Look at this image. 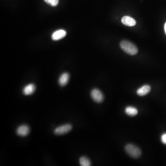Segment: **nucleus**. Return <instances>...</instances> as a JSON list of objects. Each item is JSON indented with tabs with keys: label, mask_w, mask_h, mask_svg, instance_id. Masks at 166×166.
<instances>
[{
	"label": "nucleus",
	"mask_w": 166,
	"mask_h": 166,
	"mask_svg": "<svg viewBox=\"0 0 166 166\" xmlns=\"http://www.w3.org/2000/svg\"><path fill=\"white\" fill-rule=\"evenodd\" d=\"M30 128L27 125H22L19 126L16 130V133L20 136L26 137L30 133Z\"/></svg>",
	"instance_id": "5"
},
{
	"label": "nucleus",
	"mask_w": 166,
	"mask_h": 166,
	"mask_svg": "<svg viewBox=\"0 0 166 166\" xmlns=\"http://www.w3.org/2000/svg\"><path fill=\"white\" fill-rule=\"evenodd\" d=\"M151 91V87L150 86L146 85L141 87L140 88L137 89V94L138 96L143 97L150 93Z\"/></svg>",
	"instance_id": "8"
},
{
	"label": "nucleus",
	"mask_w": 166,
	"mask_h": 166,
	"mask_svg": "<svg viewBox=\"0 0 166 166\" xmlns=\"http://www.w3.org/2000/svg\"><path fill=\"white\" fill-rule=\"evenodd\" d=\"M120 47L122 50L128 55L133 56L136 55L138 52L136 46L128 41L123 40L121 42Z\"/></svg>",
	"instance_id": "1"
},
{
	"label": "nucleus",
	"mask_w": 166,
	"mask_h": 166,
	"mask_svg": "<svg viewBox=\"0 0 166 166\" xmlns=\"http://www.w3.org/2000/svg\"><path fill=\"white\" fill-rule=\"evenodd\" d=\"M46 3L52 7L56 6L59 3V0H44Z\"/></svg>",
	"instance_id": "13"
},
{
	"label": "nucleus",
	"mask_w": 166,
	"mask_h": 166,
	"mask_svg": "<svg viewBox=\"0 0 166 166\" xmlns=\"http://www.w3.org/2000/svg\"><path fill=\"white\" fill-rule=\"evenodd\" d=\"M91 96L92 100L97 103H101L104 100V96L101 91L99 89L95 88L91 91Z\"/></svg>",
	"instance_id": "4"
},
{
	"label": "nucleus",
	"mask_w": 166,
	"mask_h": 166,
	"mask_svg": "<svg viewBox=\"0 0 166 166\" xmlns=\"http://www.w3.org/2000/svg\"><path fill=\"white\" fill-rule=\"evenodd\" d=\"M125 113L127 115L130 116H135L137 115L138 110L136 107L132 106H128L126 107L125 110Z\"/></svg>",
	"instance_id": "11"
},
{
	"label": "nucleus",
	"mask_w": 166,
	"mask_h": 166,
	"mask_svg": "<svg viewBox=\"0 0 166 166\" xmlns=\"http://www.w3.org/2000/svg\"><path fill=\"white\" fill-rule=\"evenodd\" d=\"M36 90L35 85L33 84H30L24 87L23 89V93L25 95H32Z\"/></svg>",
	"instance_id": "10"
},
{
	"label": "nucleus",
	"mask_w": 166,
	"mask_h": 166,
	"mask_svg": "<svg viewBox=\"0 0 166 166\" xmlns=\"http://www.w3.org/2000/svg\"><path fill=\"white\" fill-rule=\"evenodd\" d=\"M164 31H165V32L166 34V22L164 25Z\"/></svg>",
	"instance_id": "15"
},
{
	"label": "nucleus",
	"mask_w": 166,
	"mask_h": 166,
	"mask_svg": "<svg viewBox=\"0 0 166 166\" xmlns=\"http://www.w3.org/2000/svg\"><path fill=\"white\" fill-rule=\"evenodd\" d=\"M67 35V32L64 30H57L52 35V39L54 41L59 40L64 38Z\"/></svg>",
	"instance_id": "6"
},
{
	"label": "nucleus",
	"mask_w": 166,
	"mask_h": 166,
	"mask_svg": "<svg viewBox=\"0 0 166 166\" xmlns=\"http://www.w3.org/2000/svg\"><path fill=\"white\" fill-rule=\"evenodd\" d=\"M161 140L164 145H166V133H163L161 137Z\"/></svg>",
	"instance_id": "14"
},
{
	"label": "nucleus",
	"mask_w": 166,
	"mask_h": 166,
	"mask_svg": "<svg viewBox=\"0 0 166 166\" xmlns=\"http://www.w3.org/2000/svg\"><path fill=\"white\" fill-rule=\"evenodd\" d=\"M121 22L123 25L128 26H134L136 25V21L133 18L128 16H125L122 18Z\"/></svg>",
	"instance_id": "7"
},
{
	"label": "nucleus",
	"mask_w": 166,
	"mask_h": 166,
	"mask_svg": "<svg viewBox=\"0 0 166 166\" xmlns=\"http://www.w3.org/2000/svg\"><path fill=\"white\" fill-rule=\"evenodd\" d=\"M125 151L132 158H139L141 156L142 152L140 149L133 144L129 143L125 147Z\"/></svg>",
	"instance_id": "2"
},
{
	"label": "nucleus",
	"mask_w": 166,
	"mask_h": 166,
	"mask_svg": "<svg viewBox=\"0 0 166 166\" xmlns=\"http://www.w3.org/2000/svg\"><path fill=\"white\" fill-rule=\"evenodd\" d=\"M72 128V126L71 124H64L55 128L54 132L56 135H62L70 132Z\"/></svg>",
	"instance_id": "3"
},
{
	"label": "nucleus",
	"mask_w": 166,
	"mask_h": 166,
	"mask_svg": "<svg viewBox=\"0 0 166 166\" xmlns=\"http://www.w3.org/2000/svg\"><path fill=\"white\" fill-rule=\"evenodd\" d=\"M69 74L67 72H64L62 73L59 78V85L61 86H66L69 81Z\"/></svg>",
	"instance_id": "9"
},
{
	"label": "nucleus",
	"mask_w": 166,
	"mask_h": 166,
	"mask_svg": "<svg viewBox=\"0 0 166 166\" xmlns=\"http://www.w3.org/2000/svg\"><path fill=\"white\" fill-rule=\"evenodd\" d=\"M80 163L81 166H91V161L86 156H81L80 159Z\"/></svg>",
	"instance_id": "12"
}]
</instances>
